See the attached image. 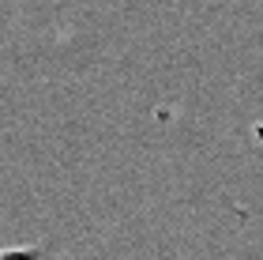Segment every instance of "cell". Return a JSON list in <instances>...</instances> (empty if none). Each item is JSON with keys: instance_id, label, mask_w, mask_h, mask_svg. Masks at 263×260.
<instances>
[{"instance_id": "6da1fadb", "label": "cell", "mask_w": 263, "mask_h": 260, "mask_svg": "<svg viewBox=\"0 0 263 260\" xmlns=\"http://www.w3.org/2000/svg\"><path fill=\"white\" fill-rule=\"evenodd\" d=\"M0 260H45L42 245H11V249H0Z\"/></svg>"}]
</instances>
